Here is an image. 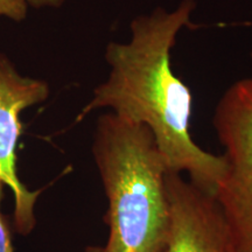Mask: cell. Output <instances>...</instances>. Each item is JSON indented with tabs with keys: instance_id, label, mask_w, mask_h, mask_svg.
<instances>
[{
	"instance_id": "cell-2",
	"label": "cell",
	"mask_w": 252,
	"mask_h": 252,
	"mask_svg": "<svg viewBox=\"0 0 252 252\" xmlns=\"http://www.w3.org/2000/svg\"><path fill=\"white\" fill-rule=\"evenodd\" d=\"M93 154L109 202L104 252L159 251L168 222V168L153 134L109 111L97 121Z\"/></svg>"
},
{
	"instance_id": "cell-8",
	"label": "cell",
	"mask_w": 252,
	"mask_h": 252,
	"mask_svg": "<svg viewBox=\"0 0 252 252\" xmlns=\"http://www.w3.org/2000/svg\"><path fill=\"white\" fill-rule=\"evenodd\" d=\"M34 7H58L61 6L65 0H25Z\"/></svg>"
},
{
	"instance_id": "cell-1",
	"label": "cell",
	"mask_w": 252,
	"mask_h": 252,
	"mask_svg": "<svg viewBox=\"0 0 252 252\" xmlns=\"http://www.w3.org/2000/svg\"><path fill=\"white\" fill-rule=\"evenodd\" d=\"M194 8V0H182L172 12L159 7L134 18L130 40L109 43L108 80L94 89L77 121L94 110L108 109L145 125L168 171L187 174L195 185L214 194L224 172V158L201 149L191 138V93L173 72L171 63L176 36L190 25Z\"/></svg>"
},
{
	"instance_id": "cell-9",
	"label": "cell",
	"mask_w": 252,
	"mask_h": 252,
	"mask_svg": "<svg viewBox=\"0 0 252 252\" xmlns=\"http://www.w3.org/2000/svg\"><path fill=\"white\" fill-rule=\"evenodd\" d=\"M86 252H104L103 251V248L102 247H88L86 249Z\"/></svg>"
},
{
	"instance_id": "cell-3",
	"label": "cell",
	"mask_w": 252,
	"mask_h": 252,
	"mask_svg": "<svg viewBox=\"0 0 252 252\" xmlns=\"http://www.w3.org/2000/svg\"><path fill=\"white\" fill-rule=\"evenodd\" d=\"M223 146L224 172L215 195L228 226L232 252H252V77L223 94L213 119Z\"/></svg>"
},
{
	"instance_id": "cell-6",
	"label": "cell",
	"mask_w": 252,
	"mask_h": 252,
	"mask_svg": "<svg viewBox=\"0 0 252 252\" xmlns=\"http://www.w3.org/2000/svg\"><path fill=\"white\" fill-rule=\"evenodd\" d=\"M27 2L25 0H0V15L21 20L26 17Z\"/></svg>"
},
{
	"instance_id": "cell-7",
	"label": "cell",
	"mask_w": 252,
	"mask_h": 252,
	"mask_svg": "<svg viewBox=\"0 0 252 252\" xmlns=\"http://www.w3.org/2000/svg\"><path fill=\"white\" fill-rule=\"evenodd\" d=\"M2 181H0V252H14L11 241V232L1 214V198H2Z\"/></svg>"
},
{
	"instance_id": "cell-10",
	"label": "cell",
	"mask_w": 252,
	"mask_h": 252,
	"mask_svg": "<svg viewBox=\"0 0 252 252\" xmlns=\"http://www.w3.org/2000/svg\"><path fill=\"white\" fill-rule=\"evenodd\" d=\"M251 59H252V53H251Z\"/></svg>"
},
{
	"instance_id": "cell-4",
	"label": "cell",
	"mask_w": 252,
	"mask_h": 252,
	"mask_svg": "<svg viewBox=\"0 0 252 252\" xmlns=\"http://www.w3.org/2000/svg\"><path fill=\"white\" fill-rule=\"evenodd\" d=\"M49 89L46 82L23 77L0 54V181L14 196V226L18 234L30 235L35 226L34 206L41 190H28L17 173V146L26 108L43 102Z\"/></svg>"
},
{
	"instance_id": "cell-5",
	"label": "cell",
	"mask_w": 252,
	"mask_h": 252,
	"mask_svg": "<svg viewBox=\"0 0 252 252\" xmlns=\"http://www.w3.org/2000/svg\"><path fill=\"white\" fill-rule=\"evenodd\" d=\"M168 222L158 252H232L228 226L215 195L182 173L167 172Z\"/></svg>"
}]
</instances>
